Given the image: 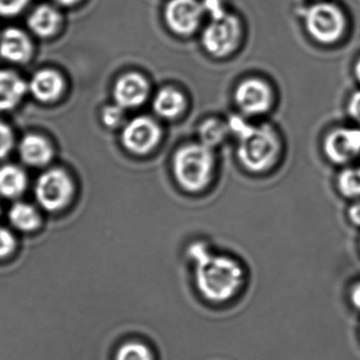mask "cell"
Returning <instances> with one entry per match:
<instances>
[{
  "instance_id": "cell-31",
  "label": "cell",
  "mask_w": 360,
  "mask_h": 360,
  "mask_svg": "<svg viewBox=\"0 0 360 360\" xmlns=\"http://www.w3.org/2000/svg\"><path fill=\"white\" fill-rule=\"evenodd\" d=\"M58 5L65 6V7H71V6L77 5L81 0H53Z\"/></svg>"
},
{
  "instance_id": "cell-30",
  "label": "cell",
  "mask_w": 360,
  "mask_h": 360,
  "mask_svg": "<svg viewBox=\"0 0 360 360\" xmlns=\"http://www.w3.org/2000/svg\"><path fill=\"white\" fill-rule=\"evenodd\" d=\"M349 218L353 224L360 226V201L349 207Z\"/></svg>"
},
{
  "instance_id": "cell-21",
  "label": "cell",
  "mask_w": 360,
  "mask_h": 360,
  "mask_svg": "<svg viewBox=\"0 0 360 360\" xmlns=\"http://www.w3.org/2000/svg\"><path fill=\"white\" fill-rule=\"evenodd\" d=\"M115 360H155L148 345L139 341L124 343L117 349Z\"/></svg>"
},
{
  "instance_id": "cell-13",
  "label": "cell",
  "mask_w": 360,
  "mask_h": 360,
  "mask_svg": "<svg viewBox=\"0 0 360 360\" xmlns=\"http://www.w3.org/2000/svg\"><path fill=\"white\" fill-rule=\"evenodd\" d=\"M28 89L39 102L52 103L62 96L65 89L64 79L58 71L44 69L33 75Z\"/></svg>"
},
{
  "instance_id": "cell-1",
  "label": "cell",
  "mask_w": 360,
  "mask_h": 360,
  "mask_svg": "<svg viewBox=\"0 0 360 360\" xmlns=\"http://www.w3.org/2000/svg\"><path fill=\"white\" fill-rule=\"evenodd\" d=\"M189 256L195 263V280L202 296L212 302L233 298L243 283L241 265L231 257L216 255L205 244H193Z\"/></svg>"
},
{
  "instance_id": "cell-11",
  "label": "cell",
  "mask_w": 360,
  "mask_h": 360,
  "mask_svg": "<svg viewBox=\"0 0 360 360\" xmlns=\"http://www.w3.org/2000/svg\"><path fill=\"white\" fill-rule=\"evenodd\" d=\"M148 94V82L138 72H129L122 75L113 88L115 104L123 109L141 106L146 102Z\"/></svg>"
},
{
  "instance_id": "cell-17",
  "label": "cell",
  "mask_w": 360,
  "mask_h": 360,
  "mask_svg": "<svg viewBox=\"0 0 360 360\" xmlns=\"http://www.w3.org/2000/svg\"><path fill=\"white\" fill-rule=\"evenodd\" d=\"M186 100L182 92L172 87L160 90L153 100V109L159 117L174 119L184 112Z\"/></svg>"
},
{
  "instance_id": "cell-20",
  "label": "cell",
  "mask_w": 360,
  "mask_h": 360,
  "mask_svg": "<svg viewBox=\"0 0 360 360\" xmlns=\"http://www.w3.org/2000/svg\"><path fill=\"white\" fill-rule=\"evenodd\" d=\"M229 132V124H225L224 122L219 120L210 119L200 125L198 134H199L200 143L210 148H214L225 140Z\"/></svg>"
},
{
  "instance_id": "cell-14",
  "label": "cell",
  "mask_w": 360,
  "mask_h": 360,
  "mask_svg": "<svg viewBox=\"0 0 360 360\" xmlns=\"http://www.w3.org/2000/svg\"><path fill=\"white\" fill-rule=\"evenodd\" d=\"M18 151L22 161L32 167H43L53 158V148L49 141L39 134L24 136L20 141Z\"/></svg>"
},
{
  "instance_id": "cell-32",
  "label": "cell",
  "mask_w": 360,
  "mask_h": 360,
  "mask_svg": "<svg viewBox=\"0 0 360 360\" xmlns=\"http://www.w3.org/2000/svg\"><path fill=\"white\" fill-rule=\"evenodd\" d=\"M355 75L357 77L358 81L360 82V58L355 65Z\"/></svg>"
},
{
  "instance_id": "cell-26",
  "label": "cell",
  "mask_w": 360,
  "mask_h": 360,
  "mask_svg": "<svg viewBox=\"0 0 360 360\" xmlns=\"http://www.w3.org/2000/svg\"><path fill=\"white\" fill-rule=\"evenodd\" d=\"M14 146V134L11 128L0 122V160L7 157Z\"/></svg>"
},
{
  "instance_id": "cell-28",
  "label": "cell",
  "mask_w": 360,
  "mask_h": 360,
  "mask_svg": "<svg viewBox=\"0 0 360 360\" xmlns=\"http://www.w3.org/2000/svg\"><path fill=\"white\" fill-rule=\"evenodd\" d=\"M347 111L354 121L360 123V91L355 92L349 98Z\"/></svg>"
},
{
  "instance_id": "cell-10",
  "label": "cell",
  "mask_w": 360,
  "mask_h": 360,
  "mask_svg": "<svg viewBox=\"0 0 360 360\" xmlns=\"http://www.w3.org/2000/svg\"><path fill=\"white\" fill-rule=\"evenodd\" d=\"M324 151L330 161L347 163L360 155V129L339 128L328 134L324 141Z\"/></svg>"
},
{
  "instance_id": "cell-27",
  "label": "cell",
  "mask_w": 360,
  "mask_h": 360,
  "mask_svg": "<svg viewBox=\"0 0 360 360\" xmlns=\"http://www.w3.org/2000/svg\"><path fill=\"white\" fill-rule=\"evenodd\" d=\"M203 6L204 12H207L210 14L212 20L214 18H221V16L226 14L225 10L223 9L221 0H204Z\"/></svg>"
},
{
  "instance_id": "cell-23",
  "label": "cell",
  "mask_w": 360,
  "mask_h": 360,
  "mask_svg": "<svg viewBox=\"0 0 360 360\" xmlns=\"http://www.w3.org/2000/svg\"><path fill=\"white\" fill-rule=\"evenodd\" d=\"M31 0H0V16L13 18L22 13Z\"/></svg>"
},
{
  "instance_id": "cell-7",
  "label": "cell",
  "mask_w": 360,
  "mask_h": 360,
  "mask_svg": "<svg viewBox=\"0 0 360 360\" xmlns=\"http://www.w3.org/2000/svg\"><path fill=\"white\" fill-rule=\"evenodd\" d=\"M161 136V128L157 122L148 117H138L124 128L122 143L134 155H146L159 144Z\"/></svg>"
},
{
  "instance_id": "cell-3",
  "label": "cell",
  "mask_w": 360,
  "mask_h": 360,
  "mask_svg": "<svg viewBox=\"0 0 360 360\" xmlns=\"http://www.w3.org/2000/svg\"><path fill=\"white\" fill-rule=\"evenodd\" d=\"M214 159L212 148L202 143L181 147L174 158V174L181 187L195 193L210 184Z\"/></svg>"
},
{
  "instance_id": "cell-6",
  "label": "cell",
  "mask_w": 360,
  "mask_h": 360,
  "mask_svg": "<svg viewBox=\"0 0 360 360\" xmlns=\"http://www.w3.org/2000/svg\"><path fill=\"white\" fill-rule=\"evenodd\" d=\"M241 35L239 20L235 16L224 14L210 22L202 37L204 48L218 58L229 56L237 48Z\"/></svg>"
},
{
  "instance_id": "cell-2",
  "label": "cell",
  "mask_w": 360,
  "mask_h": 360,
  "mask_svg": "<svg viewBox=\"0 0 360 360\" xmlns=\"http://www.w3.org/2000/svg\"><path fill=\"white\" fill-rule=\"evenodd\" d=\"M229 126V130H233L239 138L238 158L246 169L252 172H264L277 161L279 139L269 125L252 127L239 117H235Z\"/></svg>"
},
{
  "instance_id": "cell-16",
  "label": "cell",
  "mask_w": 360,
  "mask_h": 360,
  "mask_svg": "<svg viewBox=\"0 0 360 360\" xmlns=\"http://www.w3.org/2000/svg\"><path fill=\"white\" fill-rule=\"evenodd\" d=\"M60 14L56 8L49 5H41L33 10L28 18L30 30L41 39L53 37L60 28Z\"/></svg>"
},
{
  "instance_id": "cell-9",
  "label": "cell",
  "mask_w": 360,
  "mask_h": 360,
  "mask_svg": "<svg viewBox=\"0 0 360 360\" xmlns=\"http://www.w3.org/2000/svg\"><path fill=\"white\" fill-rule=\"evenodd\" d=\"M203 13V6L197 0H170L165 9L166 22L172 32L191 35L199 27Z\"/></svg>"
},
{
  "instance_id": "cell-12",
  "label": "cell",
  "mask_w": 360,
  "mask_h": 360,
  "mask_svg": "<svg viewBox=\"0 0 360 360\" xmlns=\"http://www.w3.org/2000/svg\"><path fill=\"white\" fill-rule=\"evenodd\" d=\"M33 46L28 35L18 28H8L0 39V56L8 62L26 64L32 58Z\"/></svg>"
},
{
  "instance_id": "cell-18",
  "label": "cell",
  "mask_w": 360,
  "mask_h": 360,
  "mask_svg": "<svg viewBox=\"0 0 360 360\" xmlns=\"http://www.w3.org/2000/svg\"><path fill=\"white\" fill-rule=\"evenodd\" d=\"M28 179L22 168L12 164L0 167V195L16 199L26 191Z\"/></svg>"
},
{
  "instance_id": "cell-19",
  "label": "cell",
  "mask_w": 360,
  "mask_h": 360,
  "mask_svg": "<svg viewBox=\"0 0 360 360\" xmlns=\"http://www.w3.org/2000/svg\"><path fill=\"white\" fill-rule=\"evenodd\" d=\"M9 220L16 229L32 233L41 226V219L34 206L24 202L13 204L9 210Z\"/></svg>"
},
{
  "instance_id": "cell-25",
  "label": "cell",
  "mask_w": 360,
  "mask_h": 360,
  "mask_svg": "<svg viewBox=\"0 0 360 360\" xmlns=\"http://www.w3.org/2000/svg\"><path fill=\"white\" fill-rule=\"evenodd\" d=\"M16 248V240L13 233L8 229L0 227V260L11 256Z\"/></svg>"
},
{
  "instance_id": "cell-29",
  "label": "cell",
  "mask_w": 360,
  "mask_h": 360,
  "mask_svg": "<svg viewBox=\"0 0 360 360\" xmlns=\"http://www.w3.org/2000/svg\"><path fill=\"white\" fill-rule=\"evenodd\" d=\"M349 299H351V302L354 307L360 311V282H357V283L352 286Z\"/></svg>"
},
{
  "instance_id": "cell-8",
  "label": "cell",
  "mask_w": 360,
  "mask_h": 360,
  "mask_svg": "<svg viewBox=\"0 0 360 360\" xmlns=\"http://www.w3.org/2000/svg\"><path fill=\"white\" fill-rule=\"evenodd\" d=\"M235 101L245 115H260L271 108L273 94L269 84L262 79H248L238 85Z\"/></svg>"
},
{
  "instance_id": "cell-24",
  "label": "cell",
  "mask_w": 360,
  "mask_h": 360,
  "mask_svg": "<svg viewBox=\"0 0 360 360\" xmlns=\"http://www.w3.org/2000/svg\"><path fill=\"white\" fill-rule=\"evenodd\" d=\"M123 108L119 105L105 107L102 112V121L108 128H117L123 122Z\"/></svg>"
},
{
  "instance_id": "cell-22",
  "label": "cell",
  "mask_w": 360,
  "mask_h": 360,
  "mask_svg": "<svg viewBox=\"0 0 360 360\" xmlns=\"http://www.w3.org/2000/svg\"><path fill=\"white\" fill-rule=\"evenodd\" d=\"M340 193L347 198L360 197V167L343 170L338 179Z\"/></svg>"
},
{
  "instance_id": "cell-15",
  "label": "cell",
  "mask_w": 360,
  "mask_h": 360,
  "mask_svg": "<svg viewBox=\"0 0 360 360\" xmlns=\"http://www.w3.org/2000/svg\"><path fill=\"white\" fill-rule=\"evenodd\" d=\"M28 90L24 79L13 71H0V111H9L20 104Z\"/></svg>"
},
{
  "instance_id": "cell-4",
  "label": "cell",
  "mask_w": 360,
  "mask_h": 360,
  "mask_svg": "<svg viewBox=\"0 0 360 360\" xmlns=\"http://www.w3.org/2000/svg\"><path fill=\"white\" fill-rule=\"evenodd\" d=\"M34 193L37 202L44 210L50 212H60L72 200L75 185L65 170L53 168L39 176Z\"/></svg>"
},
{
  "instance_id": "cell-5",
  "label": "cell",
  "mask_w": 360,
  "mask_h": 360,
  "mask_svg": "<svg viewBox=\"0 0 360 360\" xmlns=\"http://www.w3.org/2000/svg\"><path fill=\"white\" fill-rule=\"evenodd\" d=\"M305 26L309 34L322 44H333L345 30L342 12L332 4H317L305 13Z\"/></svg>"
}]
</instances>
